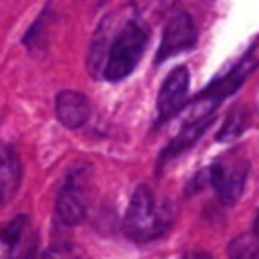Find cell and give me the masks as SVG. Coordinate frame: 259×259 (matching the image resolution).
<instances>
[{
  "label": "cell",
  "mask_w": 259,
  "mask_h": 259,
  "mask_svg": "<svg viewBox=\"0 0 259 259\" xmlns=\"http://www.w3.org/2000/svg\"><path fill=\"white\" fill-rule=\"evenodd\" d=\"M174 223V208L170 200L158 198L154 190L140 184L125 210L123 231L136 243H150L162 237Z\"/></svg>",
  "instance_id": "obj_1"
},
{
  "label": "cell",
  "mask_w": 259,
  "mask_h": 259,
  "mask_svg": "<svg viewBox=\"0 0 259 259\" xmlns=\"http://www.w3.org/2000/svg\"><path fill=\"white\" fill-rule=\"evenodd\" d=\"M148 28L140 20H127L113 36L103 77L107 81H121L125 79L136 65L140 63L146 45H148Z\"/></svg>",
  "instance_id": "obj_2"
},
{
  "label": "cell",
  "mask_w": 259,
  "mask_h": 259,
  "mask_svg": "<svg viewBox=\"0 0 259 259\" xmlns=\"http://www.w3.org/2000/svg\"><path fill=\"white\" fill-rule=\"evenodd\" d=\"M257 67H259V38L247 49V53H245L225 75L217 77V79L198 95V101H210L212 105H217L221 99L233 95Z\"/></svg>",
  "instance_id": "obj_3"
},
{
  "label": "cell",
  "mask_w": 259,
  "mask_h": 259,
  "mask_svg": "<svg viewBox=\"0 0 259 259\" xmlns=\"http://www.w3.org/2000/svg\"><path fill=\"white\" fill-rule=\"evenodd\" d=\"M196 26L190 18L188 12H176L166 28H164V34H162V40H160V47L156 51V65L172 59L174 55L178 53H184V51H190L194 45H196Z\"/></svg>",
  "instance_id": "obj_4"
},
{
  "label": "cell",
  "mask_w": 259,
  "mask_h": 259,
  "mask_svg": "<svg viewBox=\"0 0 259 259\" xmlns=\"http://www.w3.org/2000/svg\"><path fill=\"white\" fill-rule=\"evenodd\" d=\"M210 172H212V188L219 200L225 204H235L245 190L247 176H249V164L247 162H235V164L217 162L210 166Z\"/></svg>",
  "instance_id": "obj_5"
},
{
  "label": "cell",
  "mask_w": 259,
  "mask_h": 259,
  "mask_svg": "<svg viewBox=\"0 0 259 259\" xmlns=\"http://www.w3.org/2000/svg\"><path fill=\"white\" fill-rule=\"evenodd\" d=\"M214 117H217L214 107H210V109L204 111L202 115L190 119V121L180 130V134H178L176 138H172V140L164 146V150L160 152V156H158V172H160L162 168H166L174 158H178L180 154H184L186 150H190V148L202 138V134L208 130V125H212Z\"/></svg>",
  "instance_id": "obj_6"
},
{
  "label": "cell",
  "mask_w": 259,
  "mask_h": 259,
  "mask_svg": "<svg viewBox=\"0 0 259 259\" xmlns=\"http://www.w3.org/2000/svg\"><path fill=\"white\" fill-rule=\"evenodd\" d=\"M55 212H57V219L65 225H77L85 219V214H87L85 180H81L75 174L67 176V182L63 184V188L57 194Z\"/></svg>",
  "instance_id": "obj_7"
},
{
  "label": "cell",
  "mask_w": 259,
  "mask_h": 259,
  "mask_svg": "<svg viewBox=\"0 0 259 259\" xmlns=\"http://www.w3.org/2000/svg\"><path fill=\"white\" fill-rule=\"evenodd\" d=\"M188 85H190V75L186 67H176L166 75L158 91V101H156L160 121L172 117L184 105L186 95H188Z\"/></svg>",
  "instance_id": "obj_8"
},
{
  "label": "cell",
  "mask_w": 259,
  "mask_h": 259,
  "mask_svg": "<svg viewBox=\"0 0 259 259\" xmlns=\"http://www.w3.org/2000/svg\"><path fill=\"white\" fill-rule=\"evenodd\" d=\"M55 111H57V119L69 127V130H75V127H81L87 119H89V113H91V107H89V101L83 93L79 91H61L55 99Z\"/></svg>",
  "instance_id": "obj_9"
},
{
  "label": "cell",
  "mask_w": 259,
  "mask_h": 259,
  "mask_svg": "<svg viewBox=\"0 0 259 259\" xmlns=\"http://www.w3.org/2000/svg\"><path fill=\"white\" fill-rule=\"evenodd\" d=\"M115 32L117 30L111 24V16L103 18L97 24L95 34H93L91 45H89V53H87V69H89V73L93 77H103L107 55H109V49H111V42H113Z\"/></svg>",
  "instance_id": "obj_10"
},
{
  "label": "cell",
  "mask_w": 259,
  "mask_h": 259,
  "mask_svg": "<svg viewBox=\"0 0 259 259\" xmlns=\"http://www.w3.org/2000/svg\"><path fill=\"white\" fill-rule=\"evenodd\" d=\"M0 176H2V196L6 200L20 186V178H22L20 158L10 144L2 146V172H0Z\"/></svg>",
  "instance_id": "obj_11"
},
{
  "label": "cell",
  "mask_w": 259,
  "mask_h": 259,
  "mask_svg": "<svg viewBox=\"0 0 259 259\" xmlns=\"http://www.w3.org/2000/svg\"><path fill=\"white\" fill-rule=\"evenodd\" d=\"M229 259H259V233L249 231L233 237L227 245Z\"/></svg>",
  "instance_id": "obj_12"
},
{
  "label": "cell",
  "mask_w": 259,
  "mask_h": 259,
  "mask_svg": "<svg viewBox=\"0 0 259 259\" xmlns=\"http://www.w3.org/2000/svg\"><path fill=\"white\" fill-rule=\"evenodd\" d=\"M249 125V113L245 109H237L233 111L225 123L221 125L219 134H217V140L219 142H231V140H237L239 136H243V132L247 130Z\"/></svg>",
  "instance_id": "obj_13"
},
{
  "label": "cell",
  "mask_w": 259,
  "mask_h": 259,
  "mask_svg": "<svg viewBox=\"0 0 259 259\" xmlns=\"http://www.w3.org/2000/svg\"><path fill=\"white\" fill-rule=\"evenodd\" d=\"M26 223H28V217L26 214H18V217H14L4 227V231H2V243H4V247H14V245L20 243V237L24 233Z\"/></svg>",
  "instance_id": "obj_14"
},
{
  "label": "cell",
  "mask_w": 259,
  "mask_h": 259,
  "mask_svg": "<svg viewBox=\"0 0 259 259\" xmlns=\"http://www.w3.org/2000/svg\"><path fill=\"white\" fill-rule=\"evenodd\" d=\"M206 186H212V172H210V166L198 170V172L192 176V180H190V184H188L186 190L192 192V190H200V188H206Z\"/></svg>",
  "instance_id": "obj_15"
},
{
  "label": "cell",
  "mask_w": 259,
  "mask_h": 259,
  "mask_svg": "<svg viewBox=\"0 0 259 259\" xmlns=\"http://www.w3.org/2000/svg\"><path fill=\"white\" fill-rule=\"evenodd\" d=\"M253 231L259 233V212H257V217H255V221H253Z\"/></svg>",
  "instance_id": "obj_16"
},
{
  "label": "cell",
  "mask_w": 259,
  "mask_h": 259,
  "mask_svg": "<svg viewBox=\"0 0 259 259\" xmlns=\"http://www.w3.org/2000/svg\"><path fill=\"white\" fill-rule=\"evenodd\" d=\"M42 259H61V257H57V255H53V253H49V255H45Z\"/></svg>",
  "instance_id": "obj_17"
}]
</instances>
